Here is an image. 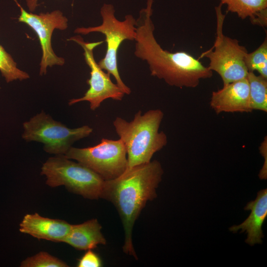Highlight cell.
<instances>
[{
	"mask_svg": "<svg viewBox=\"0 0 267 267\" xmlns=\"http://www.w3.org/2000/svg\"><path fill=\"white\" fill-rule=\"evenodd\" d=\"M245 63L249 72L257 71L259 75L267 79V38L254 51L247 53Z\"/></svg>",
	"mask_w": 267,
	"mask_h": 267,
	"instance_id": "17",
	"label": "cell"
},
{
	"mask_svg": "<svg viewBox=\"0 0 267 267\" xmlns=\"http://www.w3.org/2000/svg\"><path fill=\"white\" fill-rule=\"evenodd\" d=\"M259 150L265 159V163L259 173V177L261 179H267V138L266 136L261 144Z\"/></svg>",
	"mask_w": 267,
	"mask_h": 267,
	"instance_id": "21",
	"label": "cell"
},
{
	"mask_svg": "<svg viewBox=\"0 0 267 267\" xmlns=\"http://www.w3.org/2000/svg\"><path fill=\"white\" fill-rule=\"evenodd\" d=\"M64 155L89 168L105 180L118 178L127 168V151L120 138H103L98 144L86 148L72 146Z\"/></svg>",
	"mask_w": 267,
	"mask_h": 267,
	"instance_id": "8",
	"label": "cell"
},
{
	"mask_svg": "<svg viewBox=\"0 0 267 267\" xmlns=\"http://www.w3.org/2000/svg\"><path fill=\"white\" fill-rule=\"evenodd\" d=\"M39 0H26L27 7L31 12L34 11L38 5V1Z\"/></svg>",
	"mask_w": 267,
	"mask_h": 267,
	"instance_id": "22",
	"label": "cell"
},
{
	"mask_svg": "<svg viewBox=\"0 0 267 267\" xmlns=\"http://www.w3.org/2000/svg\"><path fill=\"white\" fill-rule=\"evenodd\" d=\"M102 22L100 25L88 28L79 27L74 33L87 35L92 32H99L105 36L107 50L104 57L98 63L99 67L115 79L116 84L126 94L131 90L122 80L118 67V52L120 46L125 40H134L136 36V19L131 14L126 15L121 21L115 17L114 6L104 3L100 10Z\"/></svg>",
	"mask_w": 267,
	"mask_h": 267,
	"instance_id": "4",
	"label": "cell"
},
{
	"mask_svg": "<svg viewBox=\"0 0 267 267\" xmlns=\"http://www.w3.org/2000/svg\"><path fill=\"white\" fill-rule=\"evenodd\" d=\"M0 72L7 83L22 81L30 78L29 74L17 67L12 56L0 44Z\"/></svg>",
	"mask_w": 267,
	"mask_h": 267,
	"instance_id": "18",
	"label": "cell"
},
{
	"mask_svg": "<svg viewBox=\"0 0 267 267\" xmlns=\"http://www.w3.org/2000/svg\"><path fill=\"white\" fill-rule=\"evenodd\" d=\"M101 228L96 219L72 225L64 242L77 250H92L98 245L106 244V240L101 231Z\"/></svg>",
	"mask_w": 267,
	"mask_h": 267,
	"instance_id": "14",
	"label": "cell"
},
{
	"mask_svg": "<svg viewBox=\"0 0 267 267\" xmlns=\"http://www.w3.org/2000/svg\"><path fill=\"white\" fill-rule=\"evenodd\" d=\"M163 117V111L156 109L144 114L139 110L130 122L119 117L114 120L115 131L127 151L126 170L150 162L153 155L167 145L166 134L159 132Z\"/></svg>",
	"mask_w": 267,
	"mask_h": 267,
	"instance_id": "3",
	"label": "cell"
},
{
	"mask_svg": "<svg viewBox=\"0 0 267 267\" xmlns=\"http://www.w3.org/2000/svg\"><path fill=\"white\" fill-rule=\"evenodd\" d=\"M50 187L64 186L69 191L89 199L101 198L105 183L98 174L85 165L64 155L49 158L41 168Z\"/></svg>",
	"mask_w": 267,
	"mask_h": 267,
	"instance_id": "5",
	"label": "cell"
},
{
	"mask_svg": "<svg viewBox=\"0 0 267 267\" xmlns=\"http://www.w3.org/2000/svg\"><path fill=\"white\" fill-rule=\"evenodd\" d=\"M74 41L80 45L84 49V55L86 63L89 67L90 78L87 80L89 88L84 95L80 98H73L69 101V105L87 101L89 103L91 110H95L105 99L111 98L115 100H121L125 94L121 89L112 82L110 75L104 72L96 62L93 49L103 43V41L85 42L79 35L67 39Z\"/></svg>",
	"mask_w": 267,
	"mask_h": 267,
	"instance_id": "9",
	"label": "cell"
},
{
	"mask_svg": "<svg viewBox=\"0 0 267 267\" xmlns=\"http://www.w3.org/2000/svg\"><path fill=\"white\" fill-rule=\"evenodd\" d=\"M247 79L249 87V97L252 110L267 111V79L254 72H249Z\"/></svg>",
	"mask_w": 267,
	"mask_h": 267,
	"instance_id": "16",
	"label": "cell"
},
{
	"mask_svg": "<svg viewBox=\"0 0 267 267\" xmlns=\"http://www.w3.org/2000/svg\"><path fill=\"white\" fill-rule=\"evenodd\" d=\"M222 6L220 3L215 7L217 33L214 50H208L201 55L209 59L208 68L217 73L223 85H225L247 77L249 71L245 57L248 51L237 40L223 35L222 28L225 15L222 12Z\"/></svg>",
	"mask_w": 267,
	"mask_h": 267,
	"instance_id": "6",
	"label": "cell"
},
{
	"mask_svg": "<svg viewBox=\"0 0 267 267\" xmlns=\"http://www.w3.org/2000/svg\"><path fill=\"white\" fill-rule=\"evenodd\" d=\"M163 173L160 163L154 160L126 170L116 178L105 181L101 198L110 201L116 208L124 230L123 250L136 260L132 240L133 227L147 201L157 197L156 189Z\"/></svg>",
	"mask_w": 267,
	"mask_h": 267,
	"instance_id": "2",
	"label": "cell"
},
{
	"mask_svg": "<svg viewBox=\"0 0 267 267\" xmlns=\"http://www.w3.org/2000/svg\"><path fill=\"white\" fill-rule=\"evenodd\" d=\"M14 0L20 8L19 22L27 24L35 32L39 38L42 50L40 75L45 74L48 66L63 65L65 60L55 54L51 46V40L53 32L55 29L60 30L67 29V18L59 10L45 13H40L39 14L28 12L16 0Z\"/></svg>",
	"mask_w": 267,
	"mask_h": 267,
	"instance_id": "10",
	"label": "cell"
},
{
	"mask_svg": "<svg viewBox=\"0 0 267 267\" xmlns=\"http://www.w3.org/2000/svg\"><path fill=\"white\" fill-rule=\"evenodd\" d=\"M154 0H147L146 7L136 20L134 39L135 56L145 60L151 75L179 88L197 87L202 79L211 78L213 71L198 59L184 51L171 52L163 49L156 41L151 19Z\"/></svg>",
	"mask_w": 267,
	"mask_h": 267,
	"instance_id": "1",
	"label": "cell"
},
{
	"mask_svg": "<svg viewBox=\"0 0 267 267\" xmlns=\"http://www.w3.org/2000/svg\"><path fill=\"white\" fill-rule=\"evenodd\" d=\"M72 224L66 221L45 218L38 213L25 215L19 224V231L38 239L64 242Z\"/></svg>",
	"mask_w": 267,
	"mask_h": 267,
	"instance_id": "12",
	"label": "cell"
},
{
	"mask_svg": "<svg viewBox=\"0 0 267 267\" xmlns=\"http://www.w3.org/2000/svg\"><path fill=\"white\" fill-rule=\"evenodd\" d=\"M22 137L26 141H37L44 144L47 153L65 155L76 141L89 135L93 129L88 125L71 129L41 112L23 123Z\"/></svg>",
	"mask_w": 267,
	"mask_h": 267,
	"instance_id": "7",
	"label": "cell"
},
{
	"mask_svg": "<svg viewBox=\"0 0 267 267\" xmlns=\"http://www.w3.org/2000/svg\"><path fill=\"white\" fill-rule=\"evenodd\" d=\"M21 267H67L64 261L52 256L46 252H40L28 257L21 263Z\"/></svg>",
	"mask_w": 267,
	"mask_h": 267,
	"instance_id": "19",
	"label": "cell"
},
{
	"mask_svg": "<svg viewBox=\"0 0 267 267\" xmlns=\"http://www.w3.org/2000/svg\"><path fill=\"white\" fill-rule=\"evenodd\" d=\"M79 260L78 267H100L102 266L100 257L92 250H88Z\"/></svg>",
	"mask_w": 267,
	"mask_h": 267,
	"instance_id": "20",
	"label": "cell"
},
{
	"mask_svg": "<svg viewBox=\"0 0 267 267\" xmlns=\"http://www.w3.org/2000/svg\"><path fill=\"white\" fill-rule=\"evenodd\" d=\"M244 209L251 211L248 218L241 224L230 227L229 230L235 232L241 229V232L245 231L247 233L245 242L251 246L261 243L264 237L262 227L267 216V189L260 190L256 199L248 202Z\"/></svg>",
	"mask_w": 267,
	"mask_h": 267,
	"instance_id": "13",
	"label": "cell"
},
{
	"mask_svg": "<svg viewBox=\"0 0 267 267\" xmlns=\"http://www.w3.org/2000/svg\"><path fill=\"white\" fill-rule=\"evenodd\" d=\"M210 105L217 114L252 112L247 78L223 85L222 89L213 91Z\"/></svg>",
	"mask_w": 267,
	"mask_h": 267,
	"instance_id": "11",
	"label": "cell"
},
{
	"mask_svg": "<svg viewBox=\"0 0 267 267\" xmlns=\"http://www.w3.org/2000/svg\"><path fill=\"white\" fill-rule=\"evenodd\" d=\"M227 10L242 19L249 18L251 23L262 27L267 25V0H220Z\"/></svg>",
	"mask_w": 267,
	"mask_h": 267,
	"instance_id": "15",
	"label": "cell"
}]
</instances>
